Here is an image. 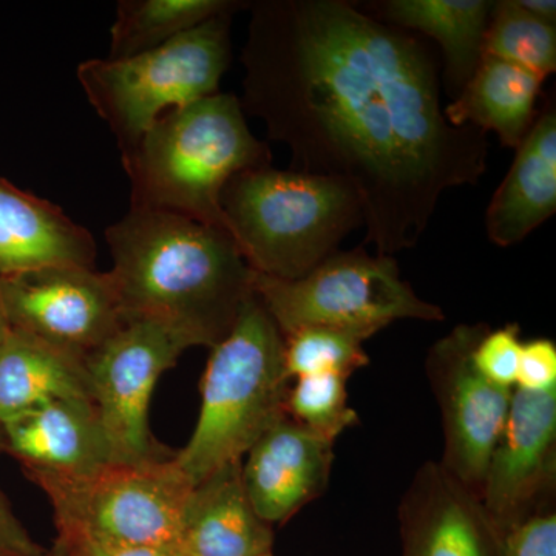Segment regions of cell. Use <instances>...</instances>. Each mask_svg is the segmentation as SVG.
Listing matches in <instances>:
<instances>
[{"label":"cell","instance_id":"6da1fadb","mask_svg":"<svg viewBox=\"0 0 556 556\" xmlns=\"http://www.w3.org/2000/svg\"><path fill=\"white\" fill-rule=\"evenodd\" d=\"M249 10L241 108L287 146L291 169L354 190L376 254L415 248L442 193L489 167L486 134L445 118L430 51L345 0Z\"/></svg>","mask_w":556,"mask_h":556},{"label":"cell","instance_id":"7a4b0ae2","mask_svg":"<svg viewBox=\"0 0 556 556\" xmlns=\"http://www.w3.org/2000/svg\"><path fill=\"white\" fill-rule=\"evenodd\" d=\"M124 318H148L192 346L218 345L254 294L255 273L228 230L130 207L105 230Z\"/></svg>","mask_w":556,"mask_h":556},{"label":"cell","instance_id":"3957f363","mask_svg":"<svg viewBox=\"0 0 556 556\" xmlns=\"http://www.w3.org/2000/svg\"><path fill=\"white\" fill-rule=\"evenodd\" d=\"M121 159L130 181V207L228 230L223 190L237 175L270 166L273 153L249 129L239 98L218 91L164 113Z\"/></svg>","mask_w":556,"mask_h":556},{"label":"cell","instance_id":"277c9868","mask_svg":"<svg viewBox=\"0 0 556 556\" xmlns=\"http://www.w3.org/2000/svg\"><path fill=\"white\" fill-rule=\"evenodd\" d=\"M222 208L249 268L276 280L306 276L364 226L361 200L343 182L273 166L230 179Z\"/></svg>","mask_w":556,"mask_h":556},{"label":"cell","instance_id":"5b68a950","mask_svg":"<svg viewBox=\"0 0 556 556\" xmlns=\"http://www.w3.org/2000/svg\"><path fill=\"white\" fill-rule=\"evenodd\" d=\"M285 338L258 295H251L225 340L212 348L195 430L175 460L193 485L240 463L287 415Z\"/></svg>","mask_w":556,"mask_h":556},{"label":"cell","instance_id":"8992f818","mask_svg":"<svg viewBox=\"0 0 556 556\" xmlns=\"http://www.w3.org/2000/svg\"><path fill=\"white\" fill-rule=\"evenodd\" d=\"M232 16L219 14L137 56L79 65L84 93L115 135L121 153L134 148L164 113L218 93L232 58Z\"/></svg>","mask_w":556,"mask_h":556},{"label":"cell","instance_id":"52a82bcc","mask_svg":"<svg viewBox=\"0 0 556 556\" xmlns=\"http://www.w3.org/2000/svg\"><path fill=\"white\" fill-rule=\"evenodd\" d=\"M254 291L281 334L321 327L368 340L397 320L442 321L444 311L416 294L396 258L364 247L338 251L298 280L255 274Z\"/></svg>","mask_w":556,"mask_h":556},{"label":"cell","instance_id":"ba28073f","mask_svg":"<svg viewBox=\"0 0 556 556\" xmlns=\"http://www.w3.org/2000/svg\"><path fill=\"white\" fill-rule=\"evenodd\" d=\"M43 490L58 530L130 546L177 548L192 481L175 456L110 463L84 475L28 471Z\"/></svg>","mask_w":556,"mask_h":556},{"label":"cell","instance_id":"9c48e42d","mask_svg":"<svg viewBox=\"0 0 556 556\" xmlns=\"http://www.w3.org/2000/svg\"><path fill=\"white\" fill-rule=\"evenodd\" d=\"M188 339L148 318H124L118 331L89 358L91 402L112 463L135 464L166 456L153 441L149 407L156 382L174 367Z\"/></svg>","mask_w":556,"mask_h":556},{"label":"cell","instance_id":"30bf717a","mask_svg":"<svg viewBox=\"0 0 556 556\" xmlns=\"http://www.w3.org/2000/svg\"><path fill=\"white\" fill-rule=\"evenodd\" d=\"M486 328L484 324L457 325L428 350L426 358L444 428L441 464L479 496L514 396V390L490 382L475 365L473 348Z\"/></svg>","mask_w":556,"mask_h":556},{"label":"cell","instance_id":"8fae6325","mask_svg":"<svg viewBox=\"0 0 556 556\" xmlns=\"http://www.w3.org/2000/svg\"><path fill=\"white\" fill-rule=\"evenodd\" d=\"M11 328L87 358L124 324L108 273L84 266H49L0 277Z\"/></svg>","mask_w":556,"mask_h":556},{"label":"cell","instance_id":"7c38bea8","mask_svg":"<svg viewBox=\"0 0 556 556\" xmlns=\"http://www.w3.org/2000/svg\"><path fill=\"white\" fill-rule=\"evenodd\" d=\"M556 478V390L515 388L486 466L481 500L497 530L507 532L551 506Z\"/></svg>","mask_w":556,"mask_h":556},{"label":"cell","instance_id":"4fadbf2b","mask_svg":"<svg viewBox=\"0 0 556 556\" xmlns=\"http://www.w3.org/2000/svg\"><path fill=\"white\" fill-rule=\"evenodd\" d=\"M402 556H506L481 496L444 468L422 464L399 506Z\"/></svg>","mask_w":556,"mask_h":556},{"label":"cell","instance_id":"5bb4252c","mask_svg":"<svg viewBox=\"0 0 556 556\" xmlns=\"http://www.w3.org/2000/svg\"><path fill=\"white\" fill-rule=\"evenodd\" d=\"M334 442L285 415L247 453L241 475L263 521L283 525L327 490Z\"/></svg>","mask_w":556,"mask_h":556},{"label":"cell","instance_id":"9a60e30c","mask_svg":"<svg viewBox=\"0 0 556 556\" xmlns=\"http://www.w3.org/2000/svg\"><path fill=\"white\" fill-rule=\"evenodd\" d=\"M5 450L28 471L84 475L112 463L90 401H58L0 424Z\"/></svg>","mask_w":556,"mask_h":556},{"label":"cell","instance_id":"2e32d148","mask_svg":"<svg viewBox=\"0 0 556 556\" xmlns=\"http://www.w3.org/2000/svg\"><path fill=\"white\" fill-rule=\"evenodd\" d=\"M91 233L50 201L0 178V277L49 266L93 268Z\"/></svg>","mask_w":556,"mask_h":556},{"label":"cell","instance_id":"e0dca14e","mask_svg":"<svg viewBox=\"0 0 556 556\" xmlns=\"http://www.w3.org/2000/svg\"><path fill=\"white\" fill-rule=\"evenodd\" d=\"M241 463L219 468L195 486L179 533L181 556H265L273 554V526L252 507Z\"/></svg>","mask_w":556,"mask_h":556},{"label":"cell","instance_id":"ac0fdd59","mask_svg":"<svg viewBox=\"0 0 556 556\" xmlns=\"http://www.w3.org/2000/svg\"><path fill=\"white\" fill-rule=\"evenodd\" d=\"M556 212V112L547 104L517 149L485 212L486 237L500 248L521 243Z\"/></svg>","mask_w":556,"mask_h":556},{"label":"cell","instance_id":"d6986e66","mask_svg":"<svg viewBox=\"0 0 556 556\" xmlns=\"http://www.w3.org/2000/svg\"><path fill=\"white\" fill-rule=\"evenodd\" d=\"M58 401H90L87 362L11 329L0 346V424Z\"/></svg>","mask_w":556,"mask_h":556},{"label":"cell","instance_id":"ffe728a7","mask_svg":"<svg viewBox=\"0 0 556 556\" xmlns=\"http://www.w3.org/2000/svg\"><path fill=\"white\" fill-rule=\"evenodd\" d=\"M368 7L379 20L405 31H419L441 43L445 87L456 98L473 78L482 56L493 2L489 0H383Z\"/></svg>","mask_w":556,"mask_h":556},{"label":"cell","instance_id":"44dd1931","mask_svg":"<svg viewBox=\"0 0 556 556\" xmlns=\"http://www.w3.org/2000/svg\"><path fill=\"white\" fill-rule=\"evenodd\" d=\"M544 80L506 61L482 56L473 78L444 109L453 126L495 131L501 144L517 150L538 118Z\"/></svg>","mask_w":556,"mask_h":556},{"label":"cell","instance_id":"7402d4cb","mask_svg":"<svg viewBox=\"0 0 556 556\" xmlns=\"http://www.w3.org/2000/svg\"><path fill=\"white\" fill-rule=\"evenodd\" d=\"M240 0H121L110 30L109 60L156 49L219 14L237 13Z\"/></svg>","mask_w":556,"mask_h":556},{"label":"cell","instance_id":"603a6c76","mask_svg":"<svg viewBox=\"0 0 556 556\" xmlns=\"http://www.w3.org/2000/svg\"><path fill=\"white\" fill-rule=\"evenodd\" d=\"M484 54L546 80L556 70V27L527 13L518 0H497L486 25Z\"/></svg>","mask_w":556,"mask_h":556},{"label":"cell","instance_id":"cb8c5ba5","mask_svg":"<svg viewBox=\"0 0 556 556\" xmlns=\"http://www.w3.org/2000/svg\"><path fill=\"white\" fill-rule=\"evenodd\" d=\"M368 364L364 340L350 332L311 327L285 336V368L289 379L325 372L350 378Z\"/></svg>","mask_w":556,"mask_h":556},{"label":"cell","instance_id":"d4e9b609","mask_svg":"<svg viewBox=\"0 0 556 556\" xmlns=\"http://www.w3.org/2000/svg\"><path fill=\"white\" fill-rule=\"evenodd\" d=\"M346 376L338 372L303 376L289 388L287 413L300 426L336 441L358 416L348 405Z\"/></svg>","mask_w":556,"mask_h":556},{"label":"cell","instance_id":"484cf974","mask_svg":"<svg viewBox=\"0 0 556 556\" xmlns=\"http://www.w3.org/2000/svg\"><path fill=\"white\" fill-rule=\"evenodd\" d=\"M522 340L517 324L486 328L473 348V362L478 371L496 386L515 390Z\"/></svg>","mask_w":556,"mask_h":556},{"label":"cell","instance_id":"4316f807","mask_svg":"<svg viewBox=\"0 0 556 556\" xmlns=\"http://www.w3.org/2000/svg\"><path fill=\"white\" fill-rule=\"evenodd\" d=\"M506 556H556V514L546 506L504 536Z\"/></svg>","mask_w":556,"mask_h":556},{"label":"cell","instance_id":"83f0119b","mask_svg":"<svg viewBox=\"0 0 556 556\" xmlns=\"http://www.w3.org/2000/svg\"><path fill=\"white\" fill-rule=\"evenodd\" d=\"M515 388L530 393L556 390V345L552 340L533 339L522 343Z\"/></svg>","mask_w":556,"mask_h":556},{"label":"cell","instance_id":"f1b7e54d","mask_svg":"<svg viewBox=\"0 0 556 556\" xmlns=\"http://www.w3.org/2000/svg\"><path fill=\"white\" fill-rule=\"evenodd\" d=\"M56 551L61 556H181L177 548L130 546L70 530H60Z\"/></svg>","mask_w":556,"mask_h":556},{"label":"cell","instance_id":"f546056e","mask_svg":"<svg viewBox=\"0 0 556 556\" xmlns=\"http://www.w3.org/2000/svg\"><path fill=\"white\" fill-rule=\"evenodd\" d=\"M0 556H46L0 493Z\"/></svg>","mask_w":556,"mask_h":556},{"label":"cell","instance_id":"4dcf8cb0","mask_svg":"<svg viewBox=\"0 0 556 556\" xmlns=\"http://www.w3.org/2000/svg\"><path fill=\"white\" fill-rule=\"evenodd\" d=\"M518 2L527 13L532 14L536 20L556 27L555 0H518Z\"/></svg>","mask_w":556,"mask_h":556},{"label":"cell","instance_id":"1f68e13d","mask_svg":"<svg viewBox=\"0 0 556 556\" xmlns=\"http://www.w3.org/2000/svg\"><path fill=\"white\" fill-rule=\"evenodd\" d=\"M9 316H7L5 305H3L2 295H0V346L5 343L11 332Z\"/></svg>","mask_w":556,"mask_h":556},{"label":"cell","instance_id":"d6a6232c","mask_svg":"<svg viewBox=\"0 0 556 556\" xmlns=\"http://www.w3.org/2000/svg\"><path fill=\"white\" fill-rule=\"evenodd\" d=\"M2 450H5V441H3L2 427H0V452H2Z\"/></svg>","mask_w":556,"mask_h":556},{"label":"cell","instance_id":"836d02e7","mask_svg":"<svg viewBox=\"0 0 556 556\" xmlns=\"http://www.w3.org/2000/svg\"><path fill=\"white\" fill-rule=\"evenodd\" d=\"M54 556H61L60 554H58V551H56V554H54Z\"/></svg>","mask_w":556,"mask_h":556},{"label":"cell","instance_id":"e575fe53","mask_svg":"<svg viewBox=\"0 0 556 556\" xmlns=\"http://www.w3.org/2000/svg\"><path fill=\"white\" fill-rule=\"evenodd\" d=\"M265 556H274L273 554H269V555H265Z\"/></svg>","mask_w":556,"mask_h":556}]
</instances>
